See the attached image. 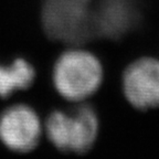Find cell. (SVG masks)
<instances>
[{
	"label": "cell",
	"mask_w": 159,
	"mask_h": 159,
	"mask_svg": "<svg viewBox=\"0 0 159 159\" xmlns=\"http://www.w3.org/2000/svg\"><path fill=\"white\" fill-rule=\"evenodd\" d=\"M140 16L139 0H95L93 33L118 40L138 25Z\"/></svg>",
	"instance_id": "5"
},
{
	"label": "cell",
	"mask_w": 159,
	"mask_h": 159,
	"mask_svg": "<svg viewBox=\"0 0 159 159\" xmlns=\"http://www.w3.org/2000/svg\"><path fill=\"white\" fill-rule=\"evenodd\" d=\"M41 130L39 116L28 105H12L0 115V140L13 152H28L34 149Z\"/></svg>",
	"instance_id": "6"
},
{
	"label": "cell",
	"mask_w": 159,
	"mask_h": 159,
	"mask_svg": "<svg viewBox=\"0 0 159 159\" xmlns=\"http://www.w3.org/2000/svg\"><path fill=\"white\" fill-rule=\"evenodd\" d=\"M122 93L134 112L159 109V60L140 57L127 65L122 75Z\"/></svg>",
	"instance_id": "4"
},
{
	"label": "cell",
	"mask_w": 159,
	"mask_h": 159,
	"mask_svg": "<svg viewBox=\"0 0 159 159\" xmlns=\"http://www.w3.org/2000/svg\"><path fill=\"white\" fill-rule=\"evenodd\" d=\"M45 133L60 152L85 155L95 148L102 134V119L93 105L85 102L69 112L55 111L45 122Z\"/></svg>",
	"instance_id": "1"
},
{
	"label": "cell",
	"mask_w": 159,
	"mask_h": 159,
	"mask_svg": "<svg viewBox=\"0 0 159 159\" xmlns=\"http://www.w3.org/2000/svg\"><path fill=\"white\" fill-rule=\"evenodd\" d=\"M95 0H43L41 25L49 39L64 44L79 45L93 33Z\"/></svg>",
	"instance_id": "3"
},
{
	"label": "cell",
	"mask_w": 159,
	"mask_h": 159,
	"mask_svg": "<svg viewBox=\"0 0 159 159\" xmlns=\"http://www.w3.org/2000/svg\"><path fill=\"white\" fill-rule=\"evenodd\" d=\"M52 80L57 92L63 98L77 104L96 94L104 80V70L93 53L71 49L55 61Z\"/></svg>",
	"instance_id": "2"
},
{
	"label": "cell",
	"mask_w": 159,
	"mask_h": 159,
	"mask_svg": "<svg viewBox=\"0 0 159 159\" xmlns=\"http://www.w3.org/2000/svg\"><path fill=\"white\" fill-rule=\"evenodd\" d=\"M34 79V67L25 59L18 57L10 65H0V96L8 97L16 91L28 89Z\"/></svg>",
	"instance_id": "7"
}]
</instances>
